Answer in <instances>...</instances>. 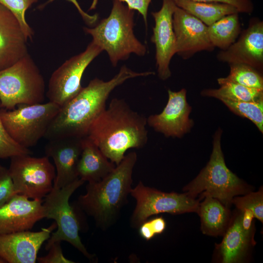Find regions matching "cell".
Returning a JSON list of instances; mask_svg holds the SVG:
<instances>
[{
  "label": "cell",
  "instance_id": "obj_12",
  "mask_svg": "<svg viewBox=\"0 0 263 263\" xmlns=\"http://www.w3.org/2000/svg\"><path fill=\"white\" fill-rule=\"evenodd\" d=\"M176 6L173 0H163L161 9L151 13L155 25L151 41L155 47L158 75L163 80L171 76L169 64L172 57L176 54V39L172 18Z\"/></svg>",
  "mask_w": 263,
  "mask_h": 263
},
{
  "label": "cell",
  "instance_id": "obj_16",
  "mask_svg": "<svg viewBox=\"0 0 263 263\" xmlns=\"http://www.w3.org/2000/svg\"><path fill=\"white\" fill-rule=\"evenodd\" d=\"M82 138H59L49 140L46 145V156L53 159L56 169L53 188H62L79 178L77 168L82 151Z\"/></svg>",
  "mask_w": 263,
  "mask_h": 263
},
{
  "label": "cell",
  "instance_id": "obj_35",
  "mask_svg": "<svg viewBox=\"0 0 263 263\" xmlns=\"http://www.w3.org/2000/svg\"><path fill=\"white\" fill-rule=\"evenodd\" d=\"M55 0H48L46 2L40 5L38 9L41 10L43 9L49 3L54 1ZM73 3L77 10L78 13L81 16L83 20L86 24L89 26L94 25L98 21L99 16L95 13L94 15H90L85 12L81 7L77 0H66Z\"/></svg>",
  "mask_w": 263,
  "mask_h": 263
},
{
  "label": "cell",
  "instance_id": "obj_23",
  "mask_svg": "<svg viewBox=\"0 0 263 263\" xmlns=\"http://www.w3.org/2000/svg\"><path fill=\"white\" fill-rule=\"evenodd\" d=\"M176 5L192 14L208 26L228 15L239 13L234 6L225 3L191 0H173Z\"/></svg>",
  "mask_w": 263,
  "mask_h": 263
},
{
  "label": "cell",
  "instance_id": "obj_13",
  "mask_svg": "<svg viewBox=\"0 0 263 263\" xmlns=\"http://www.w3.org/2000/svg\"><path fill=\"white\" fill-rule=\"evenodd\" d=\"M172 23L176 54L183 58H188L198 52L214 49L209 38L207 26L177 6L173 15Z\"/></svg>",
  "mask_w": 263,
  "mask_h": 263
},
{
  "label": "cell",
  "instance_id": "obj_7",
  "mask_svg": "<svg viewBox=\"0 0 263 263\" xmlns=\"http://www.w3.org/2000/svg\"><path fill=\"white\" fill-rule=\"evenodd\" d=\"M12 110L0 108L2 123L11 137L29 149L44 137L60 107L49 101L33 105H19Z\"/></svg>",
  "mask_w": 263,
  "mask_h": 263
},
{
  "label": "cell",
  "instance_id": "obj_8",
  "mask_svg": "<svg viewBox=\"0 0 263 263\" xmlns=\"http://www.w3.org/2000/svg\"><path fill=\"white\" fill-rule=\"evenodd\" d=\"M84 182L79 178L62 188H53L45 196L42 204L45 218L54 219L57 228V230L52 233L48 239L45 246L46 250H48L55 242L65 241L78 249L86 258L89 259L94 258L81 242L79 236L80 225L78 218L76 210L69 202L72 194Z\"/></svg>",
  "mask_w": 263,
  "mask_h": 263
},
{
  "label": "cell",
  "instance_id": "obj_5",
  "mask_svg": "<svg viewBox=\"0 0 263 263\" xmlns=\"http://www.w3.org/2000/svg\"><path fill=\"white\" fill-rule=\"evenodd\" d=\"M222 131L215 133L212 152L207 166L197 176L184 188L185 193L195 198L209 196L226 207L234 197L246 193L244 183L226 167L221 147Z\"/></svg>",
  "mask_w": 263,
  "mask_h": 263
},
{
  "label": "cell",
  "instance_id": "obj_21",
  "mask_svg": "<svg viewBox=\"0 0 263 263\" xmlns=\"http://www.w3.org/2000/svg\"><path fill=\"white\" fill-rule=\"evenodd\" d=\"M242 213L233 220L228 227L219 250L223 263H234L244 257L251 242V235L243 229Z\"/></svg>",
  "mask_w": 263,
  "mask_h": 263
},
{
  "label": "cell",
  "instance_id": "obj_39",
  "mask_svg": "<svg viewBox=\"0 0 263 263\" xmlns=\"http://www.w3.org/2000/svg\"><path fill=\"white\" fill-rule=\"evenodd\" d=\"M0 263H6V262L0 257Z\"/></svg>",
  "mask_w": 263,
  "mask_h": 263
},
{
  "label": "cell",
  "instance_id": "obj_17",
  "mask_svg": "<svg viewBox=\"0 0 263 263\" xmlns=\"http://www.w3.org/2000/svg\"><path fill=\"white\" fill-rule=\"evenodd\" d=\"M219 60L228 63H243L256 69L263 65V22L253 20L227 49L217 55Z\"/></svg>",
  "mask_w": 263,
  "mask_h": 263
},
{
  "label": "cell",
  "instance_id": "obj_31",
  "mask_svg": "<svg viewBox=\"0 0 263 263\" xmlns=\"http://www.w3.org/2000/svg\"><path fill=\"white\" fill-rule=\"evenodd\" d=\"M16 194L8 169L0 165V207L8 202Z\"/></svg>",
  "mask_w": 263,
  "mask_h": 263
},
{
  "label": "cell",
  "instance_id": "obj_29",
  "mask_svg": "<svg viewBox=\"0 0 263 263\" xmlns=\"http://www.w3.org/2000/svg\"><path fill=\"white\" fill-rule=\"evenodd\" d=\"M232 203L241 211L244 209L251 210L254 217L262 223L263 222V190L250 192L242 197H235Z\"/></svg>",
  "mask_w": 263,
  "mask_h": 263
},
{
  "label": "cell",
  "instance_id": "obj_38",
  "mask_svg": "<svg viewBox=\"0 0 263 263\" xmlns=\"http://www.w3.org/2000/svg\"><path fill=\"white\" fill-rule=\"evenodd\" d=\"M98 3V0H93L92 3L89 8V10H92L95 9Z\"/></svg>",
  "mask_w": 263,
  "mask_h": 263
},
{
  "label": "cell",
  "instance_id": "obj_28",
  "mask_svg": "<svg viewBox=\"0 0 263 263\" xmlns=\"http://www.w3.org/2000/svg\"><path fill=\"white\" fill-rule=\"evenodd\" d=\"M38 0H0V4L8 9L17 18L28 38L32 39L34 31L26 21L25 14L27 9Z\"/></svg>",
  "mask_w": 263,
  "mask_h": 263
},
{
  "label": "cell",
  "instance_id": "obj_34",
  "mask_svg": "<svg viewBox=\"0 0 263 263\" xmlns=\"http://www.w3.org/2000/svg\"><path fill=\"white\" fill-rule=\"evenodd\" d=\"M125 3L130 9L137 11L140 14L147 26L148 8L152 0H118Z\"/></svg>",
  "mask_w": 263,
  "mask_h": 263
},
{
  "label": "cell",
  "instance_id": "obj_25",
  "mask_svg": "<svg viewBox=\"0 0 263 263\" xmlns=\"http://www.w3.org/2000/svg\"><path fill=\"white\" fill-rule=\"evenodd\" d=\"M220 87L202 92L204 96L233 101H257L263 99V90L251 88L232 82L218 79Z\"/></svg>",
  "mask_w": 263,
  "mask_h": 263
},
{
  "label": "cell",
  "instance_id": "obj_6",
  "mask_svg": "<svg viewBox=\"0 0 263 263\" xmlns=\"http://www.w3.org/2000/svg\"><path fill=\"white\" fill-rule=\"evenodd\" d=\"M45 84L39 69L28 53L0 71V108L8 110L19 105L42 103Z\"/></svg>",
  "mask_w": 263,
  "mask_h": 263
},
{
  "label": "cell",
  "instance_id": "obj_1",
  "mask_svg": "<svg viewBox=\"0 0 263 263\" xmlns=\"http://www.w3.org/2000/svg\"><path fill=\"white\" fill-rule=\"evenodd\" d=\"M154 74L150 71L135 72L124 65L108 81L96 77L91 80L75 96L60 107L44 137L50 140L87 136L93 123L106 108V101L116 87L128 79Z\"/></svg>",
  "mask_w": 263,
  "mask_h": 263
},
{
  "label": "cell",
  "instance_id": "obj_36",
  "mask_svg": "<svg viewBox=\"0 0 263 263\" xmlns=\"http://www.w3.org/2000/svg\"><path fill=\"white\" fill-rule=\"evenodd\" d=\"M241 223L244 230L247 234L251 235L252 221L254 217L253 212L248 209H244L241 210Z\"/></svg>",
  "mask_w": 263,
  "mask_h": 263
},
{
  "label": "cell",
  "instance_id": "obj_20",
  "mask_svg": "<svg viewBox=\"0 0 263 263\" xmlns=\"http://www.w3.org/2000/svg\"><path fill=\"white\" fill-rule=\"evenodd\" d=\"M115 168L87 136L82 138V151L77 165L78 177L88 183L97 182Z\"/></svg>",
  "mask_w": 263,
  "mask_h": 263
},
{
  "label": "cell",
  "instance_id": "obj_19",
  "mask_svg": "<svg viewBox=\"0 0 263 263\" xmlns=\"http://www.w3.org/2000/svg\"><path fill=\"white\" fill-rule=\"evenodd\" d=\"M27 39L16 17L0 4V71L28 53Z\"/></svg>",
  "mask_w": 263,
  "mask_h": 263
},
{
  "label": "cell",
  "instance_id": "obj_4",
  "mask_svg": "<svg viewBox=\"0 0 263 263\" xmlns=\"http://www.w3.org/2000/svg\"><path fill=\"white\" fill-rule=\"evenodd\" d=\"M134 11L125 3L113 0L108 17L94 27L83 28L85 33L92 36V41L106 52L114 67L132 54L143 56L147 52L146 46L134 34Z\"/></svg>",
  "mask_w": 263,
  "mask_h": 263
},
{
  "label": "cell",
  "instance_id": "obj_14",
  "mask_svg": "<svg viewBox=\"0 0 263 263\" xmlns=\"http://www.w3.org/2000/svg\"><path fill=\"white\" fill-rule=\"evenodd\" d=\"M56 228L55 222L38 232L26 230L0 234V257L6 263H35L42 244Z\"/></svg>",
  "mask_w": 263,
  "mask_h": 263
},
{
  "label": "cell",
  "instance_id": "obj_24",
  "mask_svg": "<svg viewBox=\"0 0 263 263\" xmlns=\"http://www.w3.org/2000/svg\"><path fill=\"white\" fill-rule=\"evenodd\" d=\"M209 40L214 47L227 49L237 39L240 32L239 13L225 16L207 26Z\"/></svg>",
  "mask_w": 263,
  "mask_h": 263
},
{
  "label": "cell",
  "instance_id": "obj_18",
  "mask_svg": "<svg viewBox=\"0 0 263 263\" xmlns=\"http://www.w3.org/2000/svg\"><path fill=\"white\" fill-rule=\"evenodd\" d=\"M42 200L17 194L0 207V234L29 230L45 218Z\"/></svg>",
  "mask_w": 263,
  "mask_h": 263
},
{
  "label": "cell",
  "instance_id": "obj_37",
  "mask_svg": "<svg viewBox=\"0 0 263 263\" xmlns=\"http://www.w3.org/2000/svg\"><path fill=\"white\" fill-rule=\"evenodd\" d=\"M150 227L154 234H160L164 232L166 227L165 220L161 217L148 221Z\"/></svg>",
  "mask_w": 263,
  "mask_h": 263
},
{
  "label": "cell",
  "instance_id": "obj_26",
  "mask_svg": "<svg viewBox=\"0 0 263 263\" xmlns=\"http://www.w3.org/2000/svg\"><path fill=\"white\" fill-rule=\"evenodd\" d=\"M229 66V74L222 78L224 80L263 90V77L256 68L243 63L230 64Z\"/></svg>",
  "mask_w": 263,
  "mask_h": 263
},
{
  "label": "cell",
  "instance_id": "obj_2",
  "mask_svg": "<svg viewBox=\"0 0 263 263\" xmlns=\"http://www.w3.org/2000/svg\"><path fill=\"white\" fill-rule=\"evenodd\" d=\"M147 118L123 99L114 98L90 128L87 136L112 162L118 165L130 149H140L148 140Z\"/></svg>",
  "mask_w": 263,
  "mask_h": 263
},
{
  "label": "cell",
  "instance_id": "obj_11",
  "mask_svg": "<svg viewBox=\"0 0 263 263\" xmlns=\"http://www.w3.org/2000/svg\"><path fill=\"white\" fill-rule=\"evenodd\" d=\"M102 50L92 41L82 53L66 60L51 75L46 96L49 101L60 107L82 90L81 79L87 67Z\"/></svg>",
  "mask_w": 263,
  "mask_h": 263
},
{
  "label": "cell",
  "instance_id": "obj_3",
  "mask_svg": "<svg viewBox=\"0 0 263 263\" xmlns=\"http://www.w3.org/2000/svg\"><path fill=\"white\" fill-rule=\"evenodd\" d=\"M137 159L134 151L125 155L106 176L97 182L88 183L86 193L78 198L77 207L93 217L100 228L105 229L111 226L126 203Z\"/></svg>",
  "mask_w": 263,
  "mask_h": 263
},
{
  "label": "cell",
  "instance_id": "obj_32",
  "mask_svg": "<svg viewBox=\"0 0 263 263\" xmlns=\"http://www.w3.org/2000/svg\"><path fill=\"white\" fill-rule=\"evenodd\" d=\"M60 242L54 243L49 248V253L43 257L37 258L39 263H74L66 258L62 253Z\"/></svg>",
  "mask_w": 263,
  "mask_h": 263
},
{
  "label": "cell",
  "instance_id": "obj_10",
  "mask_svg": "<svg viewBox=\"0 0 263 263\" xmlns=\"http://www.w3.org/2000/svg\"><path fill=\"white\" fill-rule=\"evenodd\" d=\"M8 170L16 194L33 200H42L52 190L55 168L47 156L30 155L12 157Z\"/></svg>",
  "mask_w": 263,
  "mask_h": 263
},
{
  "label": "cell",
  "instance_id": "obj_9",
  "mask_svg": "<svg viewBox=\"0 0 263 263\" xmlns=\"http://www.w3.org/2000/svg\"><path fill=\"white\" fill-rule=\"evenodd\" d=\"M130 194L136 202L131 218L132 226L139 227L150 216L161 213H197L199 202L186 193H167L144 186L139 181Z\"/></svg>",
  "mask_w": 263,
  "mask_h": 263
},
{
  "label": "cell",
  "instance_id": "obj_15",
  "mask_svg": "<svg viewBox=\"0 0 263 263\" xmlns=\"http://www.w3.org/2000/svg\"><path fill=\"white\" fill-rule=\"evenodd\" d=\"M168 101L159 114L150 115L147 124L156 132L167 137H180L188 132L192 125L188 116L191 107L186 99V90H168Z\"/></svg>",
  "mask_w": 263,
  "mask_h": 263
},
{
  "label": "cell",
  "instance_id": "obj_27",
  "mask_svg": "<svg viewBox=\"0 0 263 263\" xmlns=\"http://www.w3.org/2000/svg\"><path fill=\"white\" fill-rule=\"evenodd\" d=\"M221 100L231 111L250 120L263 132V99L257 101H233Z\"/></svg>",
  "mask_w": 263,
  "mask_h": 263
},
{
  "label": "cell",
  "instance_id": "obj_30",
  "mask_svg": "<svg viewBox=\"0 0 263 263\" xmlns=\"http://www.w3.org/2000/svg\"><path fill=\"white\" fill-rule=\"evenodd\" d=\"M31 153L29 149L21 146L11 137L2 123L0 115V159Z\"/></svg>",
  "mask_w": 263,
  "mask_h": 263
},
{
  "label": "cell",
  "instance_id": "obj_22",
  "mask_svg": "<svg viewBox=\"0 0 263 263\" xmlns=\"http://www.w3.org/2000/svg\"><path fill=\"white\" fill-rule=\"evenodd\" d=\"M199 204L197 213L201 221V229L206 234L218 235L221 234L227 225L229 214L225 206L217 199L205 196Z\"/></svg>",
  "mask_w": 263,
  "mask_h": 263
},
{
  "label": "cell",
  "instance_id": "obj_33",
  "mask_svg": "<svg viewBox=\"0 0 263 263\" xmlns=\"http://www.w3.org/2000/svg\"><path fill=\"white\" fill-rule=\"evenodd\" d=\"M202 2L225 3L236 7L239 13L250 14L253 11V4L251 0H191Z\"/></svg>",
  "mask_w": 263,
  "mask_h": 263
}]
</instances>
